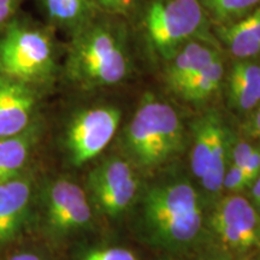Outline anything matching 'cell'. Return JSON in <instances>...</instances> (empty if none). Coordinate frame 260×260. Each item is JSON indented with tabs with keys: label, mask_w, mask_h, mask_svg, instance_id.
Masks as SVG:
<instances>
[{
	"label": "cell",
	"mask_w": 260,
	"mask_h": 260,
	"mask_svg": "<svg viewBox=\"0 0 260 260\" xmlns=\"http://www.w3.org/2000/svg\"><path fill=\"white\" fill-rule=\"evenodd\" d=\"M218 35L234 57H255L260 53V8L236 21L220 24Z\"/></svg>",
	"instance_id": "5bb4252c"
},
{
	"label": "cell",
	"mask_w": 260,
	"mask_h": 260,
	"mask_svg": "<svg viewBox=\"0 0 260 260\" xmlns=\"http://www.w3.org/2000/svg\"><path fill=\"white\" fill-rule=\"evenodd\" d=\"M18 6V0H0V28L6 27L14 17Z\"/></svg>",
	"instance_id": "cb8c5ba5"
},
{
	"label": "cell",
	"mask_w": 260,
	"mask_h": 260,
	"mask_svg": "<svg viewBox=\"0 0 260 260\" xmlns=\"http://www.w3.org/2000/svg\"><path fill=\"white\" fill-rule=\"evenodd\" d=\"M228 99L237 111L246 112L260 103V67L252 61L240 60L232 67L228 76Z\"/></svg>",
	"instance_id": "9a60e30c"
},
{
	"label": "cell",
	"mask_w": 260,
	"mask_h": 260,
	"mask_svg": "<svg viewBox=\"0 0 260 260\" xmlns=\"http://www.w3.org/2000/svg\"><path fill=\"white\" fill-rule=\"evenodd\" d=\"M243 172H245L247 180H248L249 183L254 182L256 178L260 176V149L254 148L253 149L252 154L249 155L248 160L246 161L245 167H243Z\"/></svg>",
	"instance_id": "603a6c76"
},
{
	"label": "cell",
	"mask_w": 260,
	"mask_h": 260,
	"mask_svg": "<svg viewBox=\"0 0 260 260\" xmlns=\"http://www.w3.org/2000/svg\"><path fill=\"white\" fill-rule=\"evenodd\" d=\"M184 144V126L170 104L147 95L123 133V149L136 169L155 170L172 160Z\"/></svg>",
	"instance_id": "3957f363"
},
{
	"label": "cell",
	"mask_w": 260,
	"mask_h": 260,
	"mask_svg": "<svg viewBox=\"0 0 260 260\" xmlns=\"http://www.w3.org/2000/svg\"><path fill=\"white\" fill-rule=\"evenodd\" d=\"M135 232L146 246L167 255L197 252L204 241L203 201L184 177H164L140 190Z\"/></svg>",
	"instance_id": "6da1fadb"
},
{
	"label": "cell",
	"mask_w": 260,
	"mask_h": 260,
	"mask_svg": "<svg viewBox=\"0 0 260 260\" xmlns=\"http://www.w3.org/2000/svg\"><path fill=\"white\" fill-rule=\"evenodd\" d=\"M76 260H140V258L128 247L95 246L79 252Z\"/></svg>",
	"instance_id": "d6986e66"
},
{
	"label": "cell",
	"mask_w": 260,
	"mask_h": 260,
	"mask_svg": "<svg viewBox=\"0 0 260 260\" xmlns=\"http://www.w3.org/2000/svg\"><path fill=\"white\" fill-rule=\"evenodd\" d=\"M35 106L37 95L30 84L0 75V140L25 132Z\"/></svg>",
	"instance_id": "8fae6325"
},
{
	"label": "cell",
	"mask_w": 260,
	"mask_h": 260,
	"mask_svg": "<svg viewBox=\"0 0 260 260\" xmlns=\"http://www.w3.org/2000/svg\"><path fill=\"white\" fill-rule=\"evenodd\" d=\"M122 119L115 106H95L74 117L65 134V148L75 167H82L98 157L116 135Z\"/></svg>",
	"instance_id": "9c48e42d"
},
{
	"label": "cell",
	"mask_w": 260,
	"mask_h": 260,
	"mask_svg": "<svg viewBox=\"0 0 260 260\" xmlns=\"http://www.w3.org/2000/svg\"><path fill=\"white\" fill-rule=\"evenodd\" d=\"M95 5L110 14L122 15L132 8L134 0H94Z\"/></svg>",
	"instance_id": "7402d4cb"
},
{
	"label": "cell",
	"mask_w": 260,
	"mask_h": 260,
	"mask_svg": "<svg viewBox=\"0 0 260 260\" xmlns=\"http://www.w3.org/2000/svg\"><path fill=\"white\" fill-rule=\"evenodd\" d=\"M8 260H46V259L42 258L41 255L37 254V253L21 252V253H17V254L11 255Z\"/></svg>",
	"instance_id": "d4e9b609"
},
{
	"label": "cell",
	"mask_w": 260,
	"mask_h": 260,
	"mask_svg": "<svg viewBox=\"0 0 260 260\" xmlns=\"http://www.w3.org/2000/svg\"><path fill=\"white\" fill-rule=\"evenodd\" d=\"M132 69L124 31L106 21L89 19L74 30L67 58V75L84 89L121 83Z\"/></svg>",
	"instance_id": "7a4b0ae2"
},
{
	"label": "cell",
	"mask_w": 260,
	"mask_h": 260,
	"mask_svg": "<svg viewBox=\"0 0 260 260\" xmlns=\"http://www.w3.org/2000/svg\"><path fill=\"white\" fill-rule=\"evenodd\" d=\"M204 22L199 0H155L146 10L144 29L152 48L169 59L198 35Z\"/></svg>",
	"instance_id": "5b68a950"
},
{
	"label": "cell",
	"mask_w": 260,
	"mask_h": 260,
	"mask_svg": "<svg viewBox=\"0 0 260 260\" xmlns=\"http://www.w3.org/2000/svg\"><path fill=\"white\" fill-rule=\"evenodd\" d=\"M199 3L217 23L225 24L249 14L260 0H199Z\"/></svg>",
	"instance_id": "ac0fdd59"
},
{
	"label": "cell",
	"mask_w": 260,
	"mask_h": 260,
	"mask_svg": "<svg viewBox=\"0 0 260 260\" xmlns=\"http://www.w3.org/2000/svg\"><path fill=\"white\" fill-rule=\"evenodd\" d=\"M153 260H175L172 256H169V255H165V256H160V258H157V259H153Z\"/></svg>",
	"instance_id": "f1b7e54d"
},
{
	"label": "cell",
	"mask_w": 260,
	"mask_h": 260,
	"mask_svg": "<svg viewBox=\"0 0 260 260\" xmlns=\"http://www.w3.org/2000/svg\"><path fill=\"white\" fill-rule=\"evenodd\" d=\"M2 145H3V140H0V155H2Z\"/></svg>",
	"instance_id": "f546056e"
},
{
	"label": "cell",
	"mask_w": 260,
	"mask_h": 260,
	"mask_svg": "<svg viewBox=\"0 0 260 260\" xmlns=\"http://www.w3.org/2000/svg\"><path fill=\"white\" fill-rule=\"evenodd\" d=\"M87 188L90 205L109 218H118L134 206L141 181L128 159L110 157L90 171Z\"/></svg>",
	"instance_id": "ba28073f"
},
{
	"label": "cell",
	"mask_w": 260,
	"mask_h": 260,
	"mask_svg": "<svg viewBox=\"0 0 260 260\" xmlns=\"http://www.w3.org/2000/svg\"><path fill=\"white\" fill-rule=\"evenodd\" d=\"M48 18L53 23L76 30L92 19L94 0H44Z\"/></svg>",
	"instance_id": "e0dca14e"
},
{
	"label": "cell",
	"mask_w": 260,
	"mask_h": 260,
	"mask_svg": "<svg viewBox=\"0 0 260 260\" xmlns=\"http://www.w3.org/2000/svg\"><path fill=\"white\" fill-rule=\"evenodd\" d=\"M32 195L28 178L17 176L0 183V245L11 241L23 225Z\"/></svg>",
	"instance_id": "7c38bea8"
},
{
	"label": "cell",
	"mask_w": 260,
	"mask_h": 260,
	"mask_svg": "<svg viewBox=\"0 0 260 260\" xmlns=\"http://www.w3.org/2000/svg\"><path fill=\"white\" fill-rule=\"evenodd\" d=\"M54 70V48L45 30L21 23L6 25L0 39V75L27 84L40 83Z\"/></svg>",
	"instance_id": "277c9868"
},
{
	"label": "cell",
	"mask_w": 260,
	"mask_h": 260,
	"mask_svg": "<svg viewBox=\"0 0 260 260\" xmlns=\"http://www.w3.org/2000/svg\"><path fill=\"white\" fill-rule=\"evenodd\" d=\"M255 147L246 141H240L237 144L232 146V152H230V162L236 167L243 169L246 161L248 160L249 155L252 154L253 149Z\"/></svg>",
	"instance_id": "44dd1931"
},
{
	"label": "cell",
	"mask_w": 260,
	"mask_h": 260,
	"mask_svg": "<svg viewBox=\"0 0 260 260\" xmlns=\"http://www.w3.org/2000/svg\"><path fill=\"white\" fill-rule=\"evenodd\" d=\"M209 230L219 252L233 259L260 249V213L241 195L220 199L209 219Z\"/></svg>",
	"instance_id": "52a82bcc"
},
{
	"label": "cell",
	"mask_w": 260,
	"mask_h": 260,
	"mask_svg": "<svg viewBox=\"0 0 260 260\" xmlns=\"http://www.w3.org/2000/svg\"><path fill=\"white\" fill-rule=\"evenodd\" d=\"M217 57H219V53L210 45L201 44L199 41L184 44L174 56L169 58L170 63L167 68L169 87L177 93L190 77L212 63Z\"/></svg>",
	"instance_id": "4fadbf2b"
},
{
	"label": "cell",
	"mask_w": 260,
	"mask_h": 260,
	"mask_svg": "<svg viewBox=\"0 0 260 260\" xmlns=\"http://www.w3.org/2000/svg\"><path fill=\"white\" fill-rule=\"evenodd\" d=\"M251 128H252L253 134H254L255 138L260 141V107L258 110H256L254 116H253Z\"/></svg>",
	"instance_id": "484cf974"
},
{
	"label": "cell",
	"mask_w": 260,
	"mask_h": 260,
	"mask_svg": "<svg viewBox=\"0 0 260 260\" xmlns=\"http://www.w3.org/2000/svg\"><path fill=\"white\" fill-rule=\"evenodd\" d=\"M255 207H256V210H258L259 213H260V205H259V206H255Z\"/></svg>",
	"instance_id": "4dcf8cb0"
},
{
	"label": "cell",
	"mask_w": 260,
	"mask_h": 260,
	"mask_svg": "<svg viewBox=\"0 0 260 260\" xmlns=\"http://www.w3.org/2000/svg\"><path fill=\"white\" fill-rule=\"evenodd\" d=\"M45 218L48 232L65 237L87 229L92 222L88 195L73 181H53L45 191Z\"/></svg>",
	"instance_id": "30bf717a"
},
{
	"label": "cell",
	"mask_w": 260,
	"mask_h": 260,
	"mask_svg": "<svg viewBox=\"0 0 260 260\" xmlns=\"http://www.w3.org/2000/svg\"><path fill=\"white\" fill-rule=\"evenodd\" d=\"M224 76V65L222 58L217 57L212 63L190 77L180 89L178 95L190 103H203L212 96L222 84Z\"/></svg>",
	"instance_id": "2e32d148"
},
{
	"label": "cell",
	"mask_w": 260,
	"mask_h": 260,
	"mask_svg": "<svg viewBox=\"0 0 260 260\" xmlns=\"http://www.w3.org/2000/svg\"><path fill=\"white\" fill-rule=\"evenodd\" d=\"M249 186H251V183L247 180L242 169L229 162L225 174H224L223 189L235 194L239 193V191L245 190Z\"/></svg>",
	"instance_id": "ffe728a7"
},
{
	"label": "cell",
	"mask_w": 260,
	"mask_h": 260,
	"mask_svg": "<svg viewBox=\"0 0 260 260\" xmlns=\"http://www.w3.org/2000/svg\"><path fill=\"white\" fill-rule=\"evenodd\" d=\"M197 260H234L232 256L224 254V253L220 252L219 254H216V255H211V256H204V258H200V259H197Z\"/></svg>",
	"instance_id": "83f0119b"
},
{
	"label": "cell",
	"mask_w": 260,
	"mask_h": 260,
	"mask_svg": "<svg viewBox=\"0 0 260 260\" xmlns=\"http://www.w3.org/2000/svg\"><path fill=\"white\" fill-rule=\"evenodd\" d=\"M252 197L255 206L260 205V176L252 183Z\"/></svg>",
	"instance_id": "4316f807"
},
{
	"label": "cell",
	"mask_w": 260,
	"mask_h": 260,
	"mask_svg": "<svg viewBox=\"0 0 260 260\" xmlns=\"http://www.w3.org/2000/svg\"><path fill=\"white\" fill-rule=\"evenodd\" d=\"M190 169L209 194L223 189V178L230 162L233 138L217 112H210L195 122Z\"/></svg>",
	"instance_id": "8992f818"
}]
</instances>
